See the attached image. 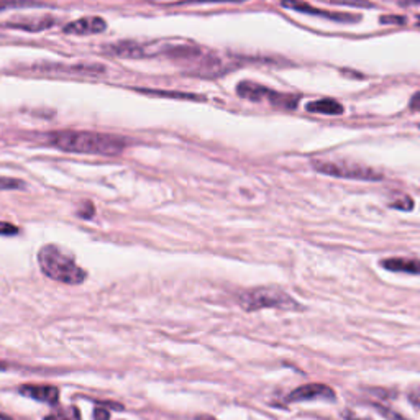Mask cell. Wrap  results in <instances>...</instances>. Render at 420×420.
<instances>
[{
    "label": "cell",
    "mask_w": 420,
    "mask_h": 420,
    "mask_svg": "<svg viewBox=\"0 0 420 420\" xmlns=\"http://www.w3.org/2000/svg\"><path fill=\"white\" fill-rule=\"evenodd\" d=\"M50 143L67 153L98 154V156H117L127 147L122 136L98 132L59 130L50 134Z\"/></svg>",
    "instance_id": "obj_1"
},
{
    "label": "cell",
    "mask_w": 420,
    "mask_h": 420,
    "mask_svg": "<svg viewBox=\"0 0 420 420\" xmlns=\"http://www.w3.org/2000/svg\"><path fill=\"white\" fill-rule=\"evenodd\" d=\"M38 263L45 276L64 284H81L85 280V271L77 266L70 253L56 245L43 246L38 253Z\"/></svg>",
    "instance_id": "obj_2"
},
{
    "label": "cell",
    "mask_w": 420,
    "mask_h": 420,
    "mask_svg": "<svg viewBox=\"0 0 420 420\" xmlns=\"http://www.w3.org/2000/svg\"><path fill=\"white\" fill-rule=\"evenodd\" d=\"M238 302L246 312L261 311V308H282V311L301 308V304L277 287H258V289L246 291L240 294Z\"/></svg>",
    "instance_id": "obj_3"
},
{
    "label": "cell",
    "mask_w": 420,
    "mask_h": 420,
    "mask_svg": "<svg viewBox=\"0 0 420 420\" xmlns=\"http://www.w3.org/2000/svg\"><path fill=\"white\" fill-rule=\"evenodd\" d=\"M237 94L242 98L250 102H263L266 101L274 107H281V109H295L299 104V96L293 94H281L273 91V89L264 87L253 81H242L237 85Z\"/></svg>",
    "instance_id": "obj_4"
},
{
    "label": "cell",
    "mask_w": 420,
    "mask_h": 420,
    "mask_svg": "<svg viewBox=\"0 0 420 420\" xmlns=\"http://www.w3.org/2000/svg\"><path fill=\"white\" fill-rule=\"evenodd\" d=\"M314 168L319 173L342 179H357V181H381L383 179V174L378 171L346 161H315Z\"/></svg>",
    "instance_id": "obj_5"
},
{
    "label": "cell",
    "mask_w": 420,
    "mask_h": 420,
    "mask_svg": "<svg viewBox=\"0 0 420 420\" xmlns=\"http://www.w3.org/2000/svg\"><path fill=\"white\" fill-rule=\"evenodd\" d=\"M335 401V392L332 388L325 384H306L301 388L294 389L289 396L286 397L287 402H301V401Z\"/></svg>",
    "instance_id": "obj_6"
},
{
    "label": "cell",
    "mask_w": 420,
    "mask_h": 420,
    "mask_svg": "<svg viewBox=\"0 0 420 420\" xmlns=\"http://www.w3.org/2000/svg\"><path fill=\"white\" fill-rule=\"evenodd\" d=\"M282 7L291 8V10H297L302 12V14H311V15H319V17H327L330 20L335 21H358V15H351V14H344V12H328V10H320V8H315L308 3L302 2V0H281Z\"/></svg>",
    "instance_id": "obj_7"
},
{
    "label": "cell",
    "mask_w": 420,
    "mask_h": 420,
    "mask_svg": "<svg viewBox=\"0 0 420 420\" xmlns=\"http://www.w3.org/2000/svg\"><path fill=\"white\" fill-rule=\"evenodd\" d=\"M107 28V21L102 17H83L64 27L66 35H98Z\"/></svg>",
    "instance_id": "obj_8"
},
{
    "label": "cell",
    "mask_w": 420,
    "mask_h": 420,
    "mask_svg": "<svg viewBox=\"0 0 420 420\" xmlns=\"http://www.w3.org/2000/svg\"><path fill=\"white\" fill-rule=\"evenodd\" d=\"M20 392L32 399L45 402V404H58L59 391L53 386H21Z\"/></svg>",
    "instance_id": "obj_9"
},
{
    "label": "cell",
    "mask_w": 420,
    "mask_h": 420,
    "mask_svg": "<svg viewBox=\"0 0 420 420\" xmlns=\"http://www.w3.org/2000/svg\"><path fill=\"white\" fill-rule=\"evenodd\" d=\"M381 266L388 271L420 274V260L417 258H389L381 261Z\"/></svg>",
    "instance_id": "obj_10"
},
{
    "label": "cell",
    "mask_w": 420,
    "mask_h": 420,
    "mask_svg": "<svg viewBox=\"0 0 420 420\" xmlns=\"http://www.w3.org/2000/svg\"><path fill=\"white\" fill-rule=\"evenodd\" d=\"M54 25V19L51 17H38V19H19L14 21H8L6 27L27 30V32H40V30H46Z\"/></svg>",
    "instance_id": "obj_11"
},
{
    "label": "cell",
    "mask_w": 420,
    "mask_h": 420,
    "mask_svg": "<svg viewBox=\"0 0 420 420\" xmlns=\"http://www.w3.org/2000/svg\"><path fill=\"white\" fill-rule=\"evenodd\" d=\"M307 112L311 114H324V115H342L344 114V105L333 98H320V101L308 102L306 107Z\"/></svg>",
    "instance_id": "obj_12"
},
{
    "label": "cell",
    "mask_w": 420,
    "mask_h": 420,
    "mask_svg": "<svg viewBox=\"0 0 420 420\" xmlns=\"http://www.w3.org/2000/svg\"><path fill=\"white\" fill-rule=\"evenodd\" d=\"M160 6H186V3H222V2H242V0H151Z\"/></svg>",
    "instance_id": "obj_13"
},
{
    "label": "cell",
    "mask_w": 420,
    "mask_h": 420,
    "mask_svg": "<svg viewBox=\"0 0 420 420\" xmlns=\"http://www.w3.org/2000/svg\"><path fill=\"white\" fill-rule=\"evenodd\" d=\"M45 420H81V414L76 407H67V409L59 410L56 414H51Z\"/></svg>",
    "instance_id": "obj_14"
},
{
    "label": "cell",
    "mask_w": 420,
    "mask_h": 420,
    "mask_svg": "<svg viewBox=\"0 0 420 420\" xmlns=\"http://www.w3.org/2000/svg\"><path fill=\"white\" fill-rule=\"evenodd\" d=\"M322 2L342 3V6H355V7H364V8L372 7V3L368 2V0H322Z\"/></svg>",
    "instance_id": "obj_15"
},
{
    "label": "cell",
    "mask_w": 420,
    "mask_h": 420,
    "mask_svg": "<svg viewBox=\"0 0 420 420\" xmlns=\"http://www.w3.org/2000/svg\"><path fill=\"white\" fill-rule=\"evenodd\" d=\"M20 187H23V182L21 181H17V179L10 178H2V176H0V191L20 189Z\"/></svg>",
    "instance_id": "obj_16"
},
{
    "label": "cell",
    "mask_w": 420,
    "mask_h": 420,
    "mask_svg": "<svg viewBox=\"0 0 420 420\" xmlns=\"http://www.w3.org/2000/svg\"><path fill=\"white\" fill-rule=\"evenodd\" d=\"M148 94H158V96H173V97H181V98H191V101H202V97L199 96H189V94H171V92H161V91H143Z\"/></svg>",
    "instance_id": "obj_17"
},
{
    "label": "cell",
    "mask_w": 420,
    "mask_h": 420,
    "mask_svg": "<svg viewBox=\"0 0 420 420\" xmlns=\"http://www.w3.org/2000/svg\"><path fill=\"white\" fill-rule=\"evenodd\" d=\"M17 233H19V227L7 224V222H0V235H6V237H8V235H17Z\"/></svg>",
    "instance_id": "obj_18"
},
{
    "label": "cell",
    "mask_w": 420,
    "mask_h": 420,
    "mask_svg": "<svg viewBox=\"0 0 420 420\" xmlns=\"http://www.w3.org/2000/svg\"><path fill=\"white\" fill-rule=\"evenodd\" d=\"M392 207L402 209V210H410V209H412V200H410L409 197H401L399 200L392 202Z\"/></svg>",
    "instance_id": "obj_19"
},
{
    "label": "cell",
    "mask_w": 420,
    "mask_h": 420,
    "mask_svg": "<svg viewBox=\"0 0 420 420\" xmlns=\"http://www.w3.org/2000/svg\"><path fill=\"white\" fill-rule=\"evenodd\" d=\"M409 401H410V404H414L420 410V386H417V388H414V389H410Z\"/></svg>",
    "instance_id": "obj_20"
},
{
    "label": "cell",
    "mask_w": 420,
    "mask_h": 420,
    "mask_svg": "<svg viewBox=\"0 0 420 420\" xmlns=\"http://www.w3.org/2000/svg\"><path fill=\"white\" fill-rule=\"evenodd\" d=\"M94 420H110L109 410H105L104 407H97V409L94 410Z\"/></svg>",
    "instance_id": "obj_21"
},
{
    "label": "cell",
    "mask_w": 420,
    "mask_h": 420,
    "mask_svg": "<svg viewBox=\"0 0 420 420\" xmlns=\"http://www.w3.org/2000/svg\"><path fill=\"white\" fill-rule=\"evenodd\" d=\"M77 216L83 217V218H91L94 216V205L92 204H85V210H79L77 212Z\"/></svg>",
    "instance_id": "obj_22"
},
{
    "label": "cell",
    "mask_w": 420,
    "mask_h": 420,
    "mask_svg": "<svg viewBox=\"0 0 420 420\" xmlns=\"http://www.w3.org/2000/svg\"><path fill=\"white\" fill-rule=\"evenodd\" d=\"M376 407H378V410H379V412L383 414V415H386V417H389V419H392V420H406L404 417H401V415L394 414L392 410H389V409L386 410V409H383V407H379V406H376Z\"/></svg>",
    "instance_id": "obj_23"
},
{
    "label": "cell",
    "mask_w": 420,
    "mask_h": 420,
    "mask_svg": "<svg viewBox=\"0 0 420 420\" xmlns=\"http://www.w3.org/2000/svg\"><path fill=\"white\" fill-rule=\"evenodd\" d=\"M409 107L414 110V112H419V110H420V92L414 94V97L410 98Z\"/></svg>",
    "instance_id": "obj_24"
},
{
    "label": "cell",
    "mask_w": 420,
    "mask_h": 420,
    "mask_svg": "<svg viewBox=\"0 0 420 420\" xmlns=\"http://www.w3.org/2000/svg\"><path fill=\"white\" fill-rule=\"evenodd\" d=\"M381 21L386 23V21H396V23H404L406 19H402V17H381Z\"/></svg>",
    "instance_id": "obj_25"
},
{
    "label": "cell",
    "mask_w": 420,
    "mask_h": 420,
    "mask_svg": "<svg viewBox=\"0 0 420 420\" xmlns=\"http://www.w3.org/2000/svg\"><path fill=\"white\" fill-rule=\"evenodd\" d=\"M344 417L346 419V420H363V419H359V417H357V415H355L353 412H344Z\"/></svg>",
    "instance_id": "obj_26"
},
{
    "label": "cell",
    "mask_w": 420,
    "mask_h": 420,
    "mask_svg": "<svg viewBox=\"0 0 420 420\" xmlns=\"http://www.w3.org/2000/svg\"><path fill=\"white\" fill-rule=\"evenodd\" d=\"M402 3H406V6H420V0H404V2Z\"/></svg>",
    "instance_id": "obj_27"
},
{
    "label": "cell",
    "mask_w": 420,
    "mask_h": 420,
    "mask_svg": "<svg viewBox=\"0 0 420 420\" xmlns=\"http://www.w3.org/2000/svg\"><path fill=\"white\" fill-rule=\"evenodd\" d=\"M196 420H216V419L210 417V415H197Z\"/></svg>",
    "instance_id": "obj_28"
},
{
    "label": "cell",
    "mask_w": 420,
    "mask_h": 420,
    "mask_svg": "<svg viewBox=\"0 0 420 420\" xmlns=\"http://www.w3.org/2000/svg\"><path fill=\"white\" fill-rule=\"evenodd\" d=\"M419 127H420V125H419Z\"/></svg>",
    "instance_id": "obj_29"
}]
</instances>
